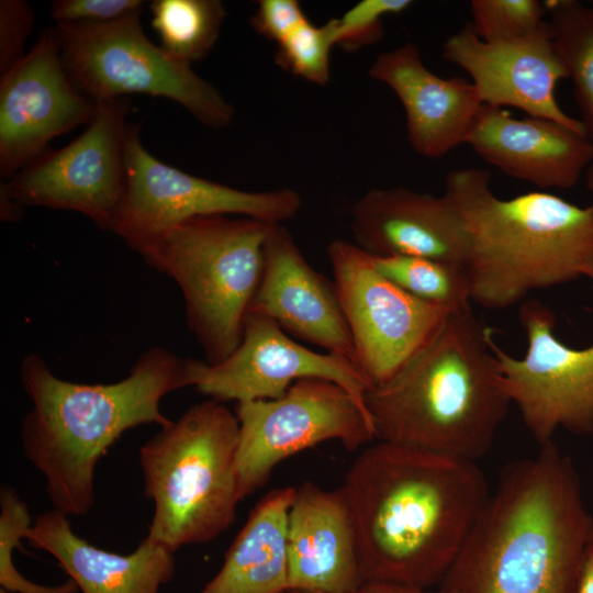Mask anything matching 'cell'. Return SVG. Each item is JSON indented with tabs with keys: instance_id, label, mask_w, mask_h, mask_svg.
Instances as JSON below:
<instances>
[{
	"instance_id": "cell-1",
	"label": "cell",
	"mask_w": 593,
	"mask_h": 593,
	"mask_svg": "<svg viewBox=\"0 0 593 593\" xmlns=\"http://www.w3.org/2000/svg\"><path fill=\"white\" fill-rule=\"evenodd\" d=\"M366 583L430 589L461 550L490 492L475 462L378 440L339 488Z\"/></svg>"
},
{
	"instance_id": "cell-2",
	"label": "cell",
	"mask_w": 593,
	"mask_h": 593,
	"mask_svg": "<svg viewBox=\"0 0 593 593\" xmlns=\"http://www.w3.org/2000/svg\"><path fill=\"white\" fill-rule=\"evenodd\" d=\"M593 532L579 474L555 443L507 463L439 584L458 593H572Z\"/></svg>"
},
{
	"instance_id": "cell-3",
	"label": "cell",
	"mask_w": 593,
	"mask_h": 593,
	"mask_svg": "<svg viewBox=\"0 0 593 593\" xmlns=\"http://www.w3.org/2000/svg\"><path fill=\"white\" fill-rule=\"evenodd\" d=\"M20 377L32 402L21 422L24 456L43 474L54 510L82 516L94 505L97 465L123 433L172 422L160 402L189 387V358L155 346L124 379L86 384L56 377L41 356L30 354L22 359Z\"/></svg>"
},
{
	"instance_id": "cell-4",
	"label": "cell",
	"mask_w": 593,
	"mask_h": 593,
	"mask_svg": "<svg viewBox=\"0 0 593 593\" xmlns=\"http://www.w3.org/2000/svg\"><path fill=\"white\" fill-rule=\"evenodd\" d=\"M468 237L471 302L507 309L534 291L593 278V203L580 206L546 192L503 199L481 168L448 172L445 192Z\"/></svg>"
},
{
	"instance_id": "cell-5",
	"label": "cell",
	"mask_w": 593,
	"mask_h": 593,
	"mask_svg": "<svg viewBox=\"0 0 593 593\" xmlns=\"http://www.w3.org/2000/svg\"><path fill=\"white\" fill-rule=\"evenodd\" d=\"M491 336L471 307L452 313L425 350L367 392L377 440L472 462L483 457L512 404Z\"/></svg>"
},
{
	"instance_id": "cell-6",
	"label": "cell",
	"mask_w": 593,
	"mask_h": 593,
	"mask_svg": "<svg viewBox=\"0 0 593 593\" xmlns=\"http://www.w3.org/2000/svg\"><path fill=\"white\" fill-rule=\"evenodd\" d=\"M239 423L223 402L192 405L139 448L144 494L154 504L147 538L176 552L209 542L235 521Z\"/></svg>"
},
{
	"instance_id": "cell-7",
	"label": "cell",
	"mask_w": 593,
	"mask_h": 593,
	"mask_svg": "<svg viewBox=\"0 0 593 593\" xmlns=\"http://www.w3.org/2000/svg\"><path fill=\"white\" fill-rule=\"evenodd\" d=\"M272 223L225 214L188 219L131 247L179 286L187 324L208 363L240 344Z\"/></svg>"
},
{
	"instance_id": "cell-8",
	"label": "cell",
	"mask_w": 593,
	"mask_h": 593,
	"mask_svg": "<svg viewBox=\"0 0 593 593\" xmlns=\"http://www.w3.org/2000/svg\"><path fill=\"white\" fill-rule=\"evenodd\" d=\"M142 12L107 23L54 27L65 70L94 102L148 94L180 104L210 128L227 127L233 105L210 82L155 45L143 32Z\"/></svg>"
},
{
	"instance_id": "cell-9",
	"label": "cell",
	"mask_w": 593,
	"mask_h": 593,
	"mask_svg": "<svg viewBox=\"0 0 593 593\" xmlns=\"http://www.w3.org/2000/svg\"><path fill=\"white\" fill-rule=\"evenodd\" d=\"M237 474L240 499L262 488L284 459L323 441L355 451L377 440L368 411L342 385L302 379L283 395L240 402Z\"/></svg>"
},
{
	"instance_id": "cell-10",
	"label": "cell",
	"mask_w": 593,
	"mask_h": 593,
	"mask_svg": "<svg viewBox=\"0 0 593 593\" xmlns=\"http://www.w3.org/2000/svg\"><path fill=\"white\" fill-rule=\"evenodd\" d=\"M327 256L357 366L372 388L382 385L432 344L455 312L421 301L385 279L355 243L335 239Z\"/></svg>"
},
{
	"instance_id": "cell-11",
	"label": "cell",
	"mask_w": 593,
	"mask_h": 593,
	"mask_svg": "<svg viewBox=\"0 0 593 593\" xmlns=\"http://www.w3.org/2000/svg\"><path fill=\"white\" fill-rule=\"evenodd\" d=\"M302 205L293 189L245 191L195 177L153 156L128 124L125 190L110 232L135 243L200 215L225 214L282 223Z\"/></svg>"
},
{
	"instance_id": "cell-12",
	"label": "cell",
	"mask_w": 593,
	"mask_h": 593,
	"mask_svg": "<svg viewBox=\"0 0 593 593\" xmlns=\"http://www.w3.org/2000/svg\"><path fill=\"white\" fill-rule=\"evenodd\" d=\"M518 320L527 339L524 356L507 354L492 336L490 345L526 428L540 446L559 429L593 434V344L574 348L560 340L555 312L538 300L524 301Z\"/></svg>"
},
{
	"instance_id": "cell-13",
	"label": "cell",
	"mask_w": 593,
	"mask_h": 593,
	"mask_svg": "<svg viewBox=\"0 0 593 593\" xmlns=\"http://www.w3.org/2000/svg\"><path fill=\"white\" fill-rule=\"evenodd\" d=\"M87 128L59 149H46L8 181L11 199L25 206L83 214L110 231L125 190V138L130 100L100 101Z\"/></svg>"
},
{
	"instance_id": "cell-14",
	"label": "cell",
	"mask_w": 593,
	"mask_h": 593,
	"mask_svg": "<svg viewBox=\"0 0 593 593\" xmlns=\"http://www.w3.org/2000/svg\"><path fill=\"white\" fill-rule=\"evenodd\" d=\"M311 378L342 385L367 410L365 396L372 385L356 363L306 348L260 313H248L242 342L225 360L189 359V387L220 402L277 399Z\"/></svg>"
},
{
	"instance_id": "cell-15",
	"label": "cell",
	"mask_w": 593,
	"mask_h": 593,
	"mask_svg": "<svg viewBox=\"0 0 593 593\" xmlns=\"http://www.w3.org/2000/svg\"><path fill=\"white\" fill-rule=\"evenodd\" d=\"M98 103L68 77L55 34L46 29L0 78V175L10 180L57 136L88 125Z\"/></svg>"
},
{
	"instance_id": "cell-16",
	"label": "cell",
	"mask_w": 593,
	"mask_h": 593,
	"mask_svg": "<svg viewBox=\"0 0 593 593\" xmlns=\"http://www.w3.org/2000/svg\"><path fill=\"white\" fill-rule=\"evenodd\" d=\"M443 57L470 75L484 104L517 108L586 135L581 120L568 115L557 102V83L568 74L548 21L524 36L497 42L480 40L466 24L445 41Z\"/></svg>"
},
{
	"instance_id": "cell-17",
	"label": "cell",
	"mask_w": 593,
	"mask_h": 593,
	"mask_svg": "<svg viewBox=\"0 0 593 593\" xmlns=\"http://www.w3.org/2000/svg\"><path fill=\"white\" fill-rule=\"evenodd\" d=\"M249 312L266 315L286 333L357 365L334 281L311 267L282 223L270 226Z\"/></svg>"
},
{
	"instance_id": "cell-18",
	"label": "cell",
	"mask_w": 593,
	"mask_h": 593,
	"mask_svg": "<svg viewBox=\"0 0 593 593\" xmlns=\"http://www.w3.org/2000/svg\"><path fill=\"white\" fill-rule=\"evenodd\" d=\"M351 232L354 243L373 256L423 257L466 269L468 237L446 193L370 189L353 208Z\"/></svg>"
},
{
	"instance_id": "cell-19",
	"label": "cell",
	"mask_w": 593,
	"mask_h": 593,
	"mask_svg": "<svg viewBox=\"0 0 593 593\" xmlns=\"http://www.w3.org/2000/svg\"><path fill=\"white\" fill-rule=\"evenodd\" d=\"M503 174L541 190L571 189L593 163V142L555 121L482 104L466 143Z\"/></svg>"
},
{
	"instance_id": "cell-20",
	"label": "cell",
	"mask_w": 593,
	"mask_h": 593,
	"mask_svg": "<svg viewBox=\"0 0 593 593\" xmlns=\"http://www.w3.org/2000/svg\"><path fill=\"white\" fill-rule=\"evenodd\" d=\"M368 74L399 98L409 142L418 155L439 158L466 143L483 104L472 81L434 74L411 42L381 53Z\"/></svg>"
},
{
	"instance_id": "cell-21",
	"label": "cell",
	"mask_w": 593,
	"mask_h": 593,
	"mask_svg": "<svg viewBox=\"0 0 593 593\" xmlns=\"http://www.w3.org/2000/svg\"><path fill=\"white\" fill-rule=\"evenodd\" d=\"M289 589L354 592L363 585L350 514L340 489L295 488L287 522Z\"/></svg>"
},
{
	"instance_id": "cell-22",
	"label": "cell",
	"mask_w": 593,
	"mask_h": 593,
	"mask_svg": "<svg viewBox=\"0 0 593 593\" xmlns=\"http://www.w3.org/2000/svg\"><path fill=\"white\" fill-rule=\"evenodd\" d=\"M27 542L52 555L80 593H159L175 574V552L145 537L121 555L79 537L68 516L51 510L36 516Z\"/></svg>"
},
{
	"instance_id": "cell-23",
	"label": "cell",
	"mask_w": 593,
	"mask_h": 593,
	"mask_svg": "<svg viewBox=\"0 0 593 593\" xmlns=\"http://www.w3.org/2000/svg\"><path fill=\"white\" fill-rule=\"evenodd\" d=\"M295 488L268 492L250 511L222 567L199 593H284L287 522Z\"/></svg>"
},
{
	"instance_id": "cell-24",
	"label": "cell",
	"mask_w": 593,
	"mask_h": 593,
	"mask_svg": "<svg viewBox=\"0 0 593 593\" xmlns=\"http://www.w3.org/2000/svg\"><path fill=\"white\" fill-rule=\"evenodd\" d=\"M544 4L555 49L573 82L581 122L593 142V7L575 0Z\"/></svg>"
},
{
	"instance_id": "cell-25",
	"label": "cell",
	"mask_w": 593,
	"mask_h": 593,
	"mask_svg": "<svg viewBox=\"0 0 593 593\" xmlns=\"http://www.w3.org/2000/svg\"><path fill=\"white\" fill-rule=\"evenodd\" d=\"M149 9L160 47L188 65L209 55L226 15L219 0H154Z\"/></svg>"
},
{
	"instance_id": "cell-26",
	"label": "cell",
	"mask_w": 593,
	"mask_h": 593,
	"mask_svg": "<svg viewBox=\"0 0 593 593\" xmlns=\"http://www.w3.org/2000/svg\"><path fill=\"white\" fill-rule=\"evenodd\" d=\"M370 256L381 276L414 298L451 312L471 307L465 268L423 257Z\"/></svg>"
},
{
	"instance_id": "cell-27",
	"label": "cell",
	"mask_w": 593,
	"mask_h": 593,
	"mask_svg": "<svg viewBox=\"0 0 593 593\" xmlns=\"http://www.w3.org/2000/svg\"><path fill=\"white\" fill-rule=\"evenodd\" d=\"M336 19L321 26L310 21L280 42L277 64L309 82L325 85L329 79L331 51L335 44Z\"/></svg>"
},
{
	"instance_id": "cell-28",
	"label": "cell",
	"mask_w": 593,
	"mask_h": 593,
	"mask_svg": "<svg viewBox=\"0 0 593 593\" xmlns=\"http://www.w3.org/2000/svg\"><path fill=\"white\" fill-rule=\"evenodd\" d=\"M471 23L474 34L484 42L524 36L546 22L547 9L538 0H472Z\"/></svg>"
},
{
	"instance_id": "cell-29",
	"label": "cell",
	"mask_w": 593,
	"mask_h": 593,
	"mask_svg": "<svg viewBox=\"0 0 593 593\" xmlns=\"http://www.w3.org/2000/svg\"><path fill=\"white\" fill-rule=\"evenodd\" d=\"M411 0H362L336 19L335 44L355 52L380 41L385 15L400 14Z\"/></svg>"
},
{
	"instance_id": "cell-30",
	"label": "cell",
	"mask_w": 593,
	"mask_h": 593,
	"mask_svg": "<svg viewBox=\"0 0 593 593\" xmlns=\"http://www.w3.org/2000/svg\"><path fill=\"white\" fill-rule=\"evenodd\" d=\"M34 12L23 0L0 1V75L25 55V43L33 30Z\"/></svg>"
},
{
	"instance_id": "cell-31",
	"label": "cell",
	"mask_w": 593,
	"mask_h": 593,
	"mask_svg": "<svg viewBox=\"0 0 593 593\" xmlns=\"http://www.w3.org/2000/svg\"><path fill=\"white\" fill-rule=\"evenodd\" d=\"M142 0H57L51 15L58 23H107L143 11Z\"/></svg>"
},
{
	"instance_id": "cell-32",
	"label": "cell",
	"mask_w": 593,
	"mask_h": 593,
	"mask_svg": "<svg viewBox=\"0 0 593 593\" xmlns=\"http://www.w3.org/2000/svg\"><path fill=\"white\" fill-rule=\"evenodd\" d=\"M309 22L296 0H260L250 24L261 36L282 42L299 27Z\"/></svg>"
},
{
	"instance_id": "cell-33",
	"label": "cell",
	"mask_w": 593,
	"mask_h": 593,
	"mask_svg": "<svg viewBox=\"0 0 593 593\" xmlns=\"http://www.w3.org/2000/svg\"><path fill=\"white\" fill-rule=\"evenodd\" d=\"M572 593H593V532L583 551Z\"/></svg>"
},
{
	"instance_id": "cell-34",
	"label": "cell",
	"mask_w": 593,
	"mask_h": 593,
	"mask_svg": "<svg viewBox=\"0 0 593 593\" xmlns=\"http://www.w3.org/2000/svg\"><path fill=\"white\" fill-rule=\"evenodd\" d=\"M361 593H458L454 590L438 588L437 590L423 589L411 585L393 583H366L360 589Z\"/></svg>"
},
{
	"instance_id": "cell-35",
	"label": "cell",
	"mask_w": 593,
	"mask_h": 593,
	"mask_svg": "<svg viewBox=\"0 0 593 593\" xmlns=\"http://www.w3.org/2000/svg\"><path fill=\"white\" fill-rule=\"evenodd\" d=\"M0 216L2 221L14 222L19 220L23 213V206L11 199L3 190L0 189Z\"/></svg>"
},
{
	"instance_id": "cell-36",
	"label": "cell",
	"mask_w": 593,
	"mask_h": 593,
	"mask_svg": "<svg viewBox=\"0 0 593 593\" xmlns=\"http://www.w3.org/2000/svg\"><path fill=\"white\" fill-rule=\"evenodd\" d=\"M284 593H361L359 591L354 592H329V591H314V590H302V589H288Z\"/></svg>"
},
{
	"instance_id": "cell-37",
	"label": "cell",
	"mask_w": 593,
	"mask_h": 593,
	"mask_svg": "<svg viewBox=\"0 0 593 593\" xmlns=\"http://www.w3.org/2000/svg\"><path fill=\"white\" fill-rule=\"evenodd\" d=\"M585 182L590 191H593V163L585 172Z\"/></svg>"
},
{
	"instance_id": "cell-38",
	"label": "cell",
	"mask_w": 593,
	"mask_h": 593,
	"mask_svg": "<svg viewBox=\"0 0 593 593\" xmlns=\"http://www.w3.org/2000/svg\"><path fill=\"white\" fill-rule=\"evenodd\" d=\"M0 593H10V592H7V591L0 589Z\"/></svg>"
},
{
	"instance_id": "cell-39",
	"label": "cell",
	"mask_w": 593,
	"mask_h": 593,
	"mask_svg": "<svg viewBox=\"0 0 593 593\" xmlns=\"http://www.w3.org/2000/svg\"><path fill=\"white\" fill-rule=\"evenodd\" d=\"M593 192V191H592Z\"/></svg>"
}]
</instances>
